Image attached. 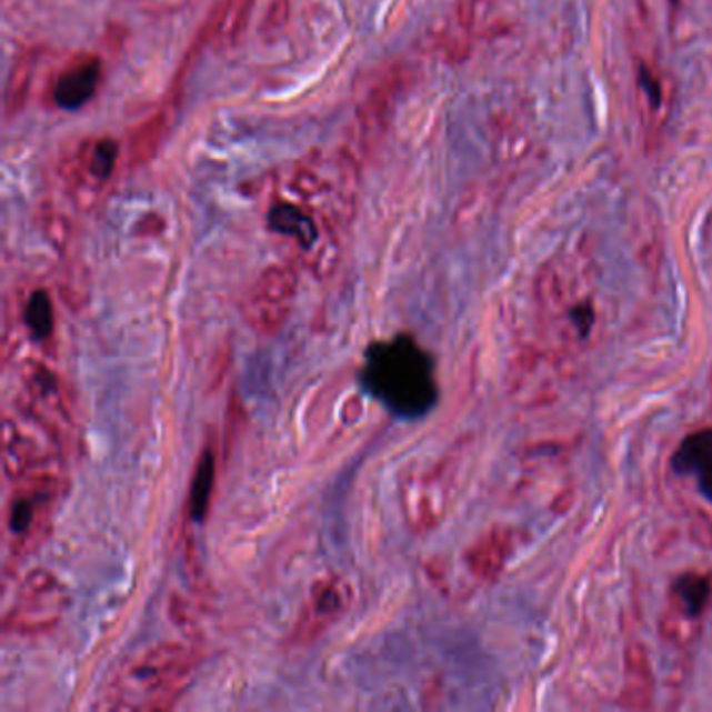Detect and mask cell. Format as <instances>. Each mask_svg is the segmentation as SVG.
<instances>
[{"instance_id":"1","label":"cell","mask_w":712,"mask_h":712,"mask_svg":"<svg viewBox=\"0 0 712 712\" xmlns=\"http://www.w3.org/2000/svg\"><path fill=\"white\" fill-rule=\"evenodd\" d=\"M535 303L539 327L556 353L590 348L600 318L590 261L579 255H558L548 261L535 282Z\"/></svg>"},{"instance_id":"2","label":"cell","mask_w":712,"mask_h":712,"mask_svg":"<svg viewBox=\"0 0 712 712\" xmlns=\"http://www.w3.org/2000/svg\"><path fill=\"white\" fill-rule=\"evenodd\" d=\"M197 669V654L182 643H159L122 669L104 685L97 709L153 712L174 709Z\"/></svg>"},{"instance_id":"3","label":"cell","mask_w":712,"mask_h":712,"mask_svg":"<svg viewBox=\"0 0 712 712\" xmlns=\"http://www.w3.org/2000/svg\"><path fill=\"white\" fill-rule=\"evenodd\" d=\"M365 377L400 414H424L437 400L433 362L410 337H398L370 349Z\"/></svg>"},{"instance_id":"4","label":"cell","mask_w":712,"mask_h":712,"mask_svg":"<svg viewBox=\"0 0 712 712\" xmlns=\"http://www.w3.org/2000/svg\"><path fill=\"white\" fill-rule=\"evenodd\" d=\"M287 192L293 201L313 209L332 227H348L355 209L358 163L351 153H322L299 161L284 178Z\"/></svg>"},{"instance_id":"5","label":"cell","mask_w":712,"mask_h":712,"mask_svg":"<svg viewBox=\"0 0 712 712\" xmlns=\"http://www.w3.org/2000/svg\"><path fill=\"white\" fill-rule=\"evenodd\" d=\"M63 491L61 477L49 467L16 481L4 514L7 545L13 560L34 554L44 539L51 535L52 514L63 498Z\"/></svg>"},{"instance_id":"6","label":"cell","mask_w":712,"mask_h":712,"mask_svg":"<svg viewBox=\"0 0 712 712\" xmlns=\"http://www.w3.org/2000/svg\"><path fill=\"white\" fill-rule=\"evenodd\" d=\"M270 228L295 244L303 263L318 277H327L337 268L339 244L337 228L313 209L297 201H277L268 211Z\"/></svg>"},{"instance_id":"7","label":"cell","mask_w":712,"mask_h":712,"mask_svg":"<svg viewBox=\"0 0 712 712\" xmlns=\"http://www.w3.org/2000/svg\"><path fill=\"white\" fill-rule=\"evenodd\" d=\"M70 604V591L57 574L34 569L21 579L11 609L4 612L7 633L42 635L61 623Z\"/></svg>"},{"instance_id":"8","label":"cell","mask_w":712,"mask_h":712,"mask_svg":"<svg viewBox=\"0 0 712 712\" xmlns=\"http://www.w3.org/2000/svg\"><path fill=\"white\" fill-rule=\"evenodd\" d=\"M297 277L293 265L277 263L261 272L244 299V320L263 337H272L287 324L295 303Z\"/></svg>"},{"instance_id":"9","label":"cell","mask_w":712,"mask_h":712,"mask_svg":"<svg viewBox=\"0 0 712 712\" xmlns=\"http://www.w3.org/2000/svg\"><path fill=\"white\" fill-rule=\"evenodd\" d=\"M21 405L52 439H66L71 418L66 391L51 368L38 360H26L19 365Z\"/></svg>"},{"instance_id":"10","label":"cell","mask_w":712,"mask_h":712,"mask_svg":"<svg viewBox=\"0 0 712 712\" xmlns=\"http://www.w3.org/2000/svg\"><path fill=\"white\" fill-rule=\"evenodd\" d=\"M453 462L445 460L431 469L417 470L401 487V510L408 524L418 531L434 529L450 504L455 470Z\"/></svg>"},{"instance_id":"11","label":"cell","mask_w":712,"mask_h":712,"mask_svg":"<svg viewBox=\"0 0 712 712\" xmlns=\"http://www.w3.org/2000/svg\"><path fill=\"white\" fill-rule=\"evenodd\" d=\"M351 600L353 591L345 579L337 574L318 579L293 626L291 642L308 645L318 640L332 623H337L348 612Z\"/></svg>"},{"instance_id":"12","label":"cell","mask_w":712,"mask_h":712,"mask_svg":"<svg viewBox=\"0 0 712 712\" xmlns=\"http://www.w3.org/2000/svg\"><path fill=\"white\" fill-rule=\"evenodd\" d=\"M398 90H400V78L395 73H389L365 92V99L358 109V123H355L360 144L364 151H370L384 134Z\"/></svg>"},{"instance_id":"13","label":"cell","mask_w":712,"mask_h":712,"mask_svg":"<svg viewBox=\"0 0 712 712\" xmlns=\"http://www.w3.org/2000/svg\"><path fill=\"white\" fill-rule=\"evenodd\" d=\"M49 453L44 452L30 434L19 429L18 422L4 417L2 422V472L4 479L16 483L30 472L49 467Z\"/></svg>"},{"instance_id":"14","label":"cell","mask_w":712,"mask_h":712,"mask_svg":"<svg viewBox=\"0 0 712 712\" xmlns=\"http://www.w3.org/2000/svg\"><path fill=\"white\" fill-rule=\"evenodd\" d=\"M101 82V61L97 57H78L59 73L52 87V101L61 109H78L88 103Z\"/></svg>"},{"instance_id":"15","label":"cell","mask_w":712,"mask_h":712,"mask_svg":"<svg viewBox=\"0 0 712 712\" xmlns=\"http://www.w3.org/2000/svg\"><path fill=\"white\" fill-rule=\"evenodd\" d=\"M673 467L681 474H694L700 491L712 504V429L690 434L679 445Z\"/></svg>"},{"instance_id":"16","label":"cell","mask_w":712,"mask_h":712,"mask_svg":"<svg viewBox=\"0 0 712 712\" xmlns=\"http://www.w3.org/2000/svg\"><path fill=\"white\" fill-rule=\"evenodd\" d=\"M170 123H172L170 107H163V109L156 111L151 118H147L132 132V137L128 140V168L130 170H139L156 159L159 149L163 147V142L170 134Z\"/></svg>"},{"instance_id":"17","label":"cell","mask_w":712,"mask_h":712,"mask_svg":"<svg viewBox=\"0 0 712 712\" xmlns=\"http://www.w3.org/2000/svg\"><path fill=\"white\" fill-rule=\"evenodd\" d=\"M510 545H512L510 531L505 529L489 531L467 552V564L472 574L487 581L495 579L502 573L505 560L510 556Z\"/></svg>"},{"instance_id":"18","label":"cell","mask_w":712,"mask_h":712,"mask_svg":"<svg viewBox=\"0 0 712 712\" xmlns=\"http://www.w3.org/2000/svg\"><path fill=\"white\" fill-rule=\"evenodd\" d=\"M255 0H222L213 11V44L222 51L241 42Z\"/></svg>"},{"instance_id":"19","label":"cell","mask_w":712,"mask_h":712,"mask_svg":"<svg viewBox=\"0 0 712 712\" xmlns=\"http://www.w3.org/2000/svg\"><path fill=\"white\" fill-rule=\"evenodd\" d=\"M711 579L702 574L679 576L671 591V612L683 619L700 616L711 600Z\"/></svg>"},{"instance_id":"20","label":"cell","mask_w":712,"mask_h":712,"mask_svg":"<svg viewBox=\"0 0 712 712\" xmlns=\"http://www.w3.org/2000/svg\"><path fill=\"white\" fill-rule=\"evenodd\" d=\"M652 698V675L645 652L631 648L626 654V683L623 704L629 709H648Z\"/></svg>"},{"instance_id":"21","label":"cell","mask_w":712,"mask_h":712,"mask_svg":"<svg viewBox=\"0 0 712 712\" xmlns=\"http://www.w3.org/2000/svg\"><path fill=\"white\" fill-rule=\"evenodd\" d=\"M34 68L36 57L32 52H26V54H21L19 59H16L11 73L7 78V87H4V118L7 120L16 118L28 103L32 78H34Z\"/></svg>"},{"instance_id":"22","label":"cell","mask_w":712,"mask_h":712,"mask_svg":"<svg viewBox=\"0 0 712 712\" xmlns=\"http://www.w3.org/2000/svg\"><path fill=\"white\" fill-rule=\"evenodd\" d=\"M638 90H640L645 122L661 126L666 118V103H669L661 71L652 70L645 63L640 66L638 68Z\"/></svg>"},{"instance_id":"23","label":"cell","mask_w":712,"mask_h":712,"mask_svg":"<svg viewBox=\"0 0 712 712\" xmlns=\"http://www.w3.org/2000/svg\"><path fill=\"white\" fill-rule=\"evenodd\" d=\"M215 455L211 450H205L199 458V464L192 477L191 498H189V512L194 521H203L208 517L213 487H215Z\"/></svg>"},{"instance_id":"24","label":"cell","mask_w":712,"mask_h":712,"mask_svg":"<svg viewBox=\"0 0 712 712\" xmlns=\"http://www.w3.org/2000/svg\"><path fill=\"white\" fill-rule=\"evenodd\" d=\"M21 327L40 343L51 341L54 331V313H52L51 297L47 291H36L28 297L21 308Z\"/></svg>"},{"instance_id":"25","label":"cell","mask_w":712,"mask_h":712,"mask_svg":"<svg viewBox=\"0 0 712 712\" xmlns=\"http://www.w3.org/2000/svg\"><path fill=\"white\" fill-rule=\"evenodd\" d=\"M118 161V144L111 139L92 140L82 149L78 159V170L84 178H92L97 182L107 180Z\"/></svg>"}]
</instances>
